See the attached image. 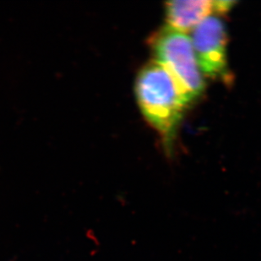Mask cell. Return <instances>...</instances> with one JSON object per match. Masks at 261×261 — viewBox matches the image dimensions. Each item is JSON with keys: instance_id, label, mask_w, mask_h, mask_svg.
I'll return each mask as SVG.
<instances>
[{"instance_id": "cell-4", "label": "cell", "mask_w": 261, "mask_h": 261, "mask_svg": "<svg viewBox=\"0 0 261 261\" xmlns=\"http://www.w3.org/2000/svg\"><path fill=\"white\" fill-rule=\"evenodd\" d=\"M165 11L167 25L186 33L214 12V6L210 0L170 1L166 3Z\"/></svg>"}, {"instance_id": "cell-2", "label": "cell", "mask_w": 261, "mask_h": 261, "mask_svg": "<svg viewBox=\"0 0 261 261\" xmlns=\"http://www.w3.org/2000/svg\"><path fill=\"white\" fill-rule=\"evenodd\" d=\"M148 42L154 61L168 72L187 107L200 98L205 83L191 38L166 25L155 32Z\"/></svg>"}, {"instance_id": "cell-1", "label": "cell", "mask_w": 261, "mask_h": 261, "mask_svg": "<svg viewBox=\"0 0 261 261\" xmlns=\"http://www.w3.org/2000/svg\"><path fill=\"white\" fill-rule=\"evenodd\" d=\"M135 93L141 113L170 153L187 108L174 82L160 64L151 61L137 74Z\"/></svg>"}, {"instance_id": "cell-3", "label": "cell", "mask_w": 261, "mask_h": 261, "mask_svg": "<svg viewBox=\"0 0 261 261\" xmlns=\"http://www.w3.org/2000/svg\"><path fill=\"white\" fill-rule=\"evenodd\" d=\"M193 48L204 76L224 84L232 82L227 62V29L217 15H210L192 30Z\"/></svg>"}, {"instance_id": "cell-5", "label": "cell", "mask_w": 261, "mask_h": 261, "mask_svg": "<svg viewBox=\"0 0 261 261\" xmlns=\"http://www.w3.org/2000/svg\"><path fill=\"white\" fill-rule=\"evenodd\" d=\"M235 5L234 1H229V0H218V1H213V6H214V12L219 15L227 14L233 5Z\"/></svg>"}]
</instances>
